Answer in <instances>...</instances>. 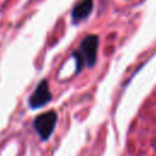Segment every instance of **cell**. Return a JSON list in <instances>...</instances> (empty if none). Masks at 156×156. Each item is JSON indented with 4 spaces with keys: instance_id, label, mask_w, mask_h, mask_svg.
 <instances>
[{
    "instance_id": "obj_1",
    "label": "cell",
    "mask_w": 156,
    "mask_h": 156,
    "mask_svg": "<svg viewBox=\"0 0 156 156\" xmlns=\"http://www.w3.org/2000/svg\"><path fill=\"white\" fill-rule=\"evenodd\" d=\"M99 48V37L95 34L87 35L79 44V49L72 54L76 60V72L79 73L84 66L93 67L96 62Z\"/></svg>"
},
{
    "instance_id": "obj_4",
    "label": "cell",
    "mask_w": 156,
    "mask_h": 156,
    "mask_svg": "<svg viewBox=\"0 0 156 156\" xmlns=\"http://www.w3.org/2000/svg\"><path fill=\"white\" fill-rule=\"evenodd\" d=\"M93 6H94V2L93 0H79L72 9L71 11V18H72V22L74 24L84 21L90 13H91V10H93Z\"/></svg>"
},
{
    "instance_id": "obj_2",
    "label": "cell",
    "mask_w": 156,
    "mask_h": 156,
    "mask_svg": "<svg viewBox=\"0 0 156 156\" xmlns=\"http://www.w3.org/2000/svg\"><path fill=\"white\" fill-rule=\"evenodd\" d=\"M56 121H57V116L55 111L44 112L41 115H38L34 118L33 126L41 140H48L50 138V135L55 129Z\"/></svg>"
},
{
    "instance_id": "obj_3",
    "label": "cell",
    "mask_w": 156,
    "mask_h": 156,
    "mask_svg": "<svg viewBox=\"0 0 156 156\" xmlns=\"http://www.w3.org/2000/svg\"><path fill=\"white\" fill-rule=\"evenodd\" d=\"M50 101H51V91L49 89L48 82L45 79H43L41 82H39V84L37 85V88L34 89L32 95L29 96L28 104H29L30 108L35 110V108H40V107L45 106Z\"/></svg>"
}]
</instances>
